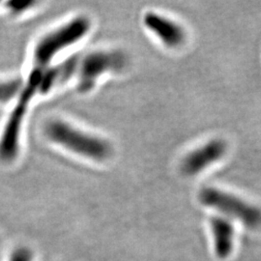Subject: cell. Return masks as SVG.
Wrapping results in <instances>:
<instances>
[{"instance_id":"cell-1","label":"cell","mask_w":261,"mask_h":261,"mask_svg":"<svg viewBox=\"0 0 261 261\" xmlns=\"http://www.w3.org/2000/svg\"><path fill=\"white\" fill-rule=\"evenodd\" d=\"M46 130L53 141L87 158L105 160L112 153L111 145L106 140L76 130L64 122H51Z\"/></svg>"},{"instance_id":"cell-2","label":"cell","mask_w":261,"mask_h":261,"mask_svg":"<svg viewBox=\"0 0 261 261\" xmlns=\"http://www.w3.org/2000/svg\"><path fill=\"white\" fill-rule=\"evenodd\" d=\"M199 200L203 205L214 208L230 218L255 229L261 225V210L241 198L222 190L206 187L199 192Z\"/></svg>"},{"instance_id":"cell-3","label":"cell","mask_w":261,"mask_h":261,"mask_svg":"<svg viewBox=\"0 0 261 261\" xmlns=\"http://www.w3.org/2000/svg\"><path fill=\"white\" fill-rule=\"evenodd\" d=\"M89 28L87 19L77 18L41 39L34 50V68L46 70L47 64L60 50L84 37Z\"/></svg>"},{"instance_id":"cell-4","label":"cell","mask_w":261,"mask_h":261,"mask_svg":"<svg viewBox=\"0 0 261 261\" xmlns=\"http://www.w3.org/2000/svg\"><path fill=\"white\" fill-rule=\"evenodd\" d=\"M226 152V143L221 139L210 140L201 147L192 151L181 164V170L186 175H196L215 162L223 158Z\"/></svg>"},{"instance_id":"cell-5","label":"cell","mask_w":261,"mask_h":261,"mask_svg":"<svg viewBox=\"0 0 261 261\" xmlns=\"http://www.w3.org/2000/svg\"><path fill=\"white\" fill-rule=\"evenodd\" d=\"M143 20L145 27L154 32L168 47L180 46L186 39L184 28L180 27L177 22L156 13L149 12L145 14Z\"/></svg>"},{"instance_id":"cell-6","label":"cell","mask_w":261,"mask_h":261,"mask_svg":"<svg viewBox=\"0 0 261 261\" xmlns=\"http://www.w3.org/2000/svg\"><path fill=\"white\" fill-rule=\"evenodd\" d=\"M126 57L120 51L98 53L88 56L83 66V83L89 87L90 82L110 69H119L125 65Z\"/></svg>"},{"instance_id":"cell-7","label":"cell","mask_w":261,"mask_h":261,"mask_svg":"<svg viewBox=\"0 0 261 261\" xmlns=\"http://www.w3.org/2000/svg\"><path fill=\"white\" fill-rule=\"evenodd\" d=\"M215 252L220 258H226L233 251L234 229L231 223L223 217L210 220Z\"/></svg>"},{"instance_id":"cell-8","label":"cell","mask_w":261,"mask_h":261,"mask_svg":"<svg viewBox=\"0 0 261 261\" xmlns=\"http://www.w3.org/2000/svg\"><path fill=\"white\" fill-rule=\"evenodd\" d=\"M20 84L17 81L0 82V102H7L19 92Z\"/></svg>"},{"instance_id":"cell-9","label":"cell","mask_w":261,"mask_h":261,"mask_svg":"<svg viewBox=\"0 0 261 261\" xmlns=\"http://www.w3.org/2000/svg\"><path fill=\"white\" fill-rule=\"evenodd\" d=\"M33 253L28 248H19L14 251L10 256L9 261H32Z\"/></svg>"}]
</instances>
